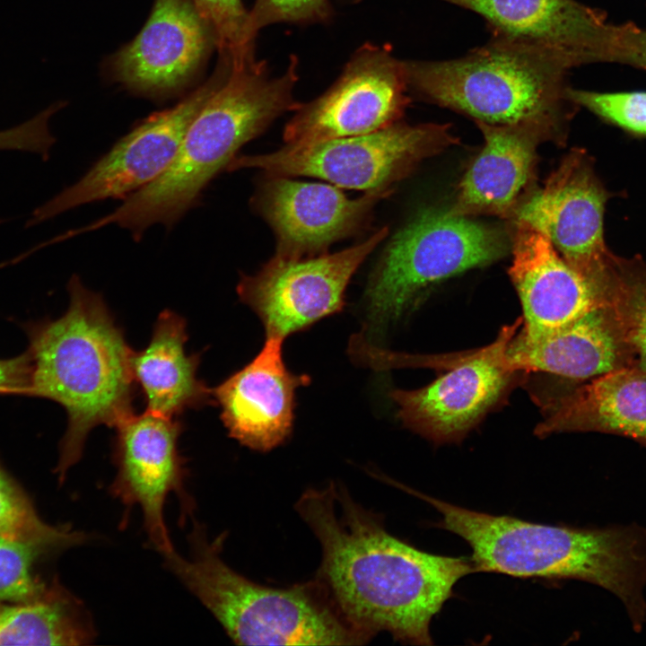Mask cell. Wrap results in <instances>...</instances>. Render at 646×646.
<instances>
[{"label":"cell","instance_id":"6da1fadb","mask_svg":"<svg viewBox=\"0 0 646 646\" xmlns=\"http://www.w3.org/2000/svg\"><path fill=\"white\" fill-rule=\"evenodd\" d=\"M294 508L320 544L316 577L354 625L371 638L388 632L404 644H433L431 622L458 581L476 572L470 557L430 554L391 535L340 482L307 489Z\"/></svg>","mask_w":646,"mask_h":646},{"label":"cell","instance_id":"7a4b0ae2","mask_svg":"<svg viewBox=\"0 0 646 646\" xmlns=\"http://www.w3.org/2000/svg\"><path fill=\"white\" fill-rule=\"evenodd\" d=\"M394 485L441 514L436 526L469 545L476 572L591 582L620 598L635 631L645 624V528H583L534 523L450 504L397 481Z\"/></svg>","mask_w":646,"mask_h":646},{"label":"cell","instance_id":"3957f363","mask_svg":"<svg viewBox=\"0 0 646 646\" xmlns=\"http://www.w3.org/2000/svg\"><path fill=\"white\" fill-rule=\"evenodd\" d=\"M298 59L291 57L284 74L272 76L266 61L254 56L234 62L223 84L189 125L169 167L153 181L124 198L110 214L72 236L109 224L128 230L135 240L151 226L171 228L200 200L208 183L246 143L279 116L300 106L293 96Z\"/></svg>","mask_w":646,"mask_h":646},{"label":"cell","instance_id":"277c9868","mask_svg":"<svg viewBox=\"0 0 646 646\" xmlns=\"http://www.w3.org/2000/svg\"><path fill=\"white\" fill-rule=\"evenodd\" d=\"M70 302L57 319L22 326L31 358V397L58 403L67 426L55 472L59 482L81 458L89 432L117 427L134 415L133 350L102 297L74 275Z\"/></svg>","mask_w":646,"mask_h":646},{"label":"cell","instance_id":"5b68a950","mask_svg":"<svg viewBox=\"0 0 646 646\" xmlns=\"http://www.w3.org/2000/svg\"><path fill=\"white\" fill-rule=\"evenodd\" d=\"M402 64L408 90L475 122L537 125L564 144L578 108L566 96L572 64L537 46L491 37L458 58Z\"/></svg>","mask_w":646,"mask_h":646},{"label":"cell","instance_id":"8992f818","mask_svg":"<svg viewBox=\"0 0 646 646\" xmlns=\"http://www.w3.org/2000/svg\"><path fill=\"white\" fill-rule=\"evenodd\" d=\"M225 533L213 540L201 526L190 536L188 558L175 549L165 565L240 645H362L372 638L344 615L317 577L289 587L261 585L221 556Z\"/></svg>","mask_w":646,"mask_h":646},{"label":"cell","instance_id":"52a82bcc","mask_svg":"<svg viewBox=\"0 0 646 646\" xmlns=\"http://www.w3.org/2000/svg\"><path fill=\"white\" fill-rule=\"evenodd\" d=\"M511 249L510 231L448 209L420 212L393 236L370 277L369 332L399 319L439 282L497 261Z\"/></svg>","mask_w":646,"mask_h":646},{"label":"cell","instance_id":"ba28073f","mask_svg":"<svg viewBox=\"0 0 646 646\" xmlns=\"http://www.w3.org/2000/svg\"><path fill=\"white\" fill-rule=\"evenodd\" d=\"M457 141L449 125L397 122L369 134L235 156L227 170L255 168L271 176L316 177L345 188L389 189L422 161Z\"/></svg>","mask_w":646,"mask_h":646},{"label":"cell","instance_id":"9c48e42d","mask_svg":"<svg viewBox=\"0 0 646 646\" xmlns=\"http://www.w3.org/2000/svg\"><path fill=\"white\" fill-rule=\"evenodd\" d=\"M232 59L219 54L212 75L175 106L155 112L122 137L74 184L35 209L27 226L79 205L126 198L158 178L174 159L195 117L227 78Z\"/></svg>","mask_w":646,"mask_h":646},{"label":"cell","instance_id":"30bf717a","mask_svg":"<svg viewBox=\"0 0 646 646\" xmlns=\"http://www.w3.org/2000/svg\"><path fill=\"white\" fill-rule=\"evenodd\" d=\"M611 196L589 154L573 148L511 220L524 221L544 233L599 301L610 282L615 255L604 236L605 207Z\"/></svg>","mask_w":646,"mask_h":646},{"label":"cell","instance_id":"8fae6325","mask_svg":"<svg viewBox=\"0 0 646 646\" xmlns=\"http://www.w3.org/2000/svg\"><path fill=\"white\" fill-rule=\"evenodd\" d=\"M388 231L381 228L362 242L333 254H275L258 273L241 275L239 297L258 316L266 337L284 339L343 310L350 279Z\"/></svg>","mask_w":646,"mask_h":646},{"label":"cell","instance_id":"7c38bea8","mask_svg":"<svg viewBox=\"0 0 646 646\" xmlns=\"http://www.w3.org/2000/svg\"><path fill=\"white\" fill-rule=\"evenodd\" d=\"M407 91L402 60L388 45L364 44L323 94L300 104L284 139L305 144L383 129L403 116Z\"/></svg>","mask_w":646,"mask_h":646},{"label":"cell","instance_id":"4fadbf2b","mask_svg":"<svg viewBox=\"0 0 646 646\" xmlns=\"http://www.w3.org/2000/svg\"><path fill=\"white\" fill-rule=\"evenodd\" d=\"M216 48L214 31L191 0H155L142 30L109 57V79L137 95L184 91Z\"/></svg>","mask_w":646,"mask_h":646},{"label":"cell","instance_id":"5bb4252c","mask_svg":"<svg viewBox=\"0 0 646 646\" xmlns=\"http://www.w3.org/2000/svg\"><path fill=\"white\" fill-rule=\"evenodd\" d=\"M520 322L504 327L493 344L461 358L432 383L393 389L389 397L402 423L435 443L459 441L498 401L516 372L506 348Z\"/></svg>","mask_w":646,"mask_h":646},{"label":"cell","instance_id":"9a60e30c","mask_svg":"<svg viewBox=\"0 0 646 646\" xmlns=\"http://www.w3.org/2000/svg\"><path fill=\"white\" fill-rule=\"evenodd\" d=\"M114 444L116 476L111 493L127 509L137 505L148 539L161 554L174 549L164 520V504L175 493L187 511L185 460L178 449L180 422L146 410L132 415L117 427Z\"/></svg>","mask_w":646,"mask_h":646},{"label":"cell","instance_id":"2e32d148","mask_svg":"<svg viewBox=\"0 0 646 646\" xmlns=\"http://www.w3.org/2000/svg\"><path fill=\"white\" fill-rule=\"evenodd\" d=\"M269 176L252 204L275 233L276 254L291 258L320 255L332 243L358 232L377 203L390 193L376 189L350 199L331 185Z\"/></svg>","mask_w":646,"mask_h":646},{"label":"cell","instance_id":"e0dca14e","mask_svg":"<svg viewBox=\"0 0 646 646\" xmlns=\"http://www.w3.org/2000/svg\"><path fill=\"white\" fill-rule=\"evenodd\" d=\"M283 341L266 337L252 361L212 389L230 436L259 452L270 451L290 437L296 390L310 382L309 375L288 370Z\"/></svg>","mask_w":646,"mask_h":646},{"label":"cell","instance_id":"ac0fdd59","mask_svg":"<svg viewBox=\"0 0 646 646\" xmlns=\"http://www.w3.org/2000/svg\"><path fill=\"white\" fill-rule=\"evenodd\" d=\"M482 16L492 37L555 52L573 65L607 63L614 23L578 0H443Z\"/></svg>","mask_w":646,"mask_h":646},{"label":"cell","instance_id":"d6986e66","mask_svg":"<svg viewBox=\"0 0 646 646\" xmlns=\"http://www.w3.org/2000/svg\"><path fill=\"white\" fill-rule=\"evenodd\" d=\"M476 124L484 144L462 177L448 211L458 216L493 215L511 221L535 189L539 144L561 143L554 132L537 125Z\"/></svg>","mask_w":646,"mask_h":646},{"label":"cell","instance_id":"ffe728a7","mask_svg":"<svg viewBox=\"0 0 646 646\" xmlns=\"http://www.w3.org/2000/svg\"><path fill=\"white\" fill-rule=\"evenodd\" d=\"M506 356L515 371H543L579 381L636 367L633 349L608 304L598 305L546 334L513 336Z\"/></svg>","mask_w":646,"mask_h":646},{"label":"cell","instance_id":"44dd1931","mask_svg":"<svg viewBox=\"0 0 646 646\" xmlns=\"http://www.w3.org/2000/svg\"><path fill=\"white\" fill-rule=\"evenodd\" d=\"M511 223L509 275L523 309L519 334L534 336L552 332L602 304L544 233L524 221Z\"/></svg>","mask_w":646,"mask_h":646},{"label":"cell","instance_id":"7402d4cb","mask_svg":"<svg viewBox=\"0 0 646 646\" xmlns=\"http://www.w3.org/2000/svg\"><path fill=\"white\" fill-rule=\"evenodd\" d=\"M598 432L635 440L646 448V371L624 368L556 397L536 433Z\"/></svg>","mask_w":646,"mask_h":646},{"label":"cell","instance_id":"603a6c76","mask_svg":"<svg viewBox=\"0 0 646 646\" xmlns=\"http://www.w3.org/2000/svg\"><path fill=\"white\" fill-rule=\"evenodd\" d=\"M186 320L170 310L157 318L149 344L132 352L131 369L148 411L174 418L211 401L212 389L196 377L200 354L188 355Z\"/></svg>","mask_w":646,"mask_h":646},{"label":"cell","instance_id":"cb8c5ba5","mask_svg":"<svg viewBox=\"0 0 646 646\" xmlns=\"http://www.w3.org/2000/svg\"><path fill=\"white\" fill-rule=\"evenodd\" d=\"M94 637L85 607L57 581L39 599L0 600V645H85Z\"/></svg>","mask_w":646,"mask_h":646},{"label":"cell","instance_id":"d4e9b609","mask_svg":"<svg viewBox=\"0 0 646 646\" xmlns=\"http://www.w3.org/2000/svg\"><path fill=\"white\" fill-rule=\"evenodd\" d=\"M0 536L39 546L49 554L83 545L92 536L70 525H51L0 462Z\"/></svg>","mask_w":646,"mask_h":646},{"label":"cell","instance_id":"484cf974","mask_svg":"<svg viewBox=\"0 0 646 646\" xmlns=\"http://www.w3.org/2000/svg\"><path fill=\"white\" fill-rule=\"evenodd\" d=\"M603 302L615 310L635 354L636 367L646 371V261L641 255H615Z\"/></svg>","mask_w":646,"mask_h":646},{"label":"cell","instance_id":"4316f807","mask_svg":"<svg viewBox=\"0 0 646 646\" xmlns=\"http://www.w3.org/2000/svg\"><path fill=\"white\" fill-rule=\"evenodd\" d=\"M47 550L0 536V600L30 602L43 598L55 581H46L34 572L35 563Z\"/></svg>","mask_w":646,"mask_h":646},{"label":"cell","instance_id":"83f0119b","mask_svg":"<svg viewBox=\"0 0 646 646\" xmlns=\"http://www.w3.org/2000/svg\"><path fill=\"white\" fill-rule=\"evenodd\" d=\"M567 98L603 121L638 137H646V92H598L568 86Z\"/></svg>","mask_w":646,"mask_h":646},{"label":"cell","instance_id":"f1b7e54d","mask_svg":"<svg viewBox=\"0 0 646 646\" xmlns=\"http://www.w3.org/2000/svg\"><path fill=\"white\" fill-rule=\"evenodd\" d=\"M333 16L329 0H256L248 12L244 41L254 47L255 39L264 27L287 22L300 25L328 22Z\"/></svg>","mask_w":646,"mask_h":646},{"label":"cell","instance_id":"f546056e","mask_svg":"<svg viewBox=\"0 0 646 646\" xmlns=\"http://www.w3.org/2000/svg\"><path fill=\"white\" fill-rule=\"evenodd\" d=\"M211 26L216 48L241 59L255 53L254 47L244 41V26L248 15L241 0H191Z\"/></svg>","mask_w":646,"mask_h":646},{"label":"cell","instance_id":"4dcf8cb0","mask_svg":"<svg viewBox=\"0 0 646 646\" xmlns=\"http://www.w3.org/2000/svg\"><path fill=\"white\" fill-rule=\"evenodd\" d=\"M49 118L47 111H41L17 127L0 131V150L29 151L47 159L56 142L49 131Z\"/></svg>","mask_w":646,"mask_h":646},{"label":"cell","instance_id":"1f68e13d","mask_svg":"<svg viewBox=\"0 0 646 646\" xmlns=\"http://www.w3.org/2000/svg\"><path fill=\"white\" fill-rule=\"evenodd\" d=\"M607 63L646 70V28L633 22L614 24Z\"/></svg>","mask_w":646,"mask_h":646},{"label":"cell","instance_id":"d6a6232c","mask_svg":"<svg viewBox=\"0 0 646 646\" xmlns=\"http://www.w3.org/2000/svg\"><path fill=\"white\" fill-rule=\"evenodd\" d=\"M32 363L29 352L0 359V396H31Z\"/></svg>","mask_w":646,"mask_h":646},{"label":"cell","instance_id":"836d02e7","mask_svg":"<svg viewBox=\"0 0 646 646\" xmlns=\"http://www.w3.org/2000/svg\"><path fill=\"white\" fill-rule=\"evenodd\" d=\"M353 1H354V0H352V2H353Z\"/></svg>","mask_w":646,"mask_h":646}]
</instances>
